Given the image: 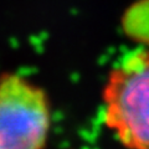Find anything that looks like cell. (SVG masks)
<instances>
[{
    "label": "cell",
    "instance_id": "1",
    "mask_svg": "<svg viewBox=\"0 0 149 149\" xmlns=\"http://www.w3.org/2000/svg\"><path fill=\"white\" fill-rule=\"evenodd\" d=\"M104 123L127 149H149V50L129 52L111 70L102 93Z\"/></svg>",
    "mask_w": 149,
    "mask_h": 149
},
{
    "label": "cell",
    "instance_id": "2",
    "mask_svg": "<svg viewBox=\"0 0 149 149\" xmlns=\"http://www.w3.org/2000/svg\"><path fill=\"white\" fill-rule=\"evenodd\" d=\"M51 128L46 92L19 73L0 76V149H45Z\"/></svg>",
    "mask_w": 149,
    "mask_h": 149
},
{
    "label": "cell",
    "instance_id": "3",
    "mask_svg": "<svg viewBox=\"0 0 149 149\" xmlns=\"http://www.w3.org/2000/svg\"><path fill=\"white\" fill-rule=\"evenodd\" d=\"M122 26L128 37L149 46V0H142L124 14Z\"/></svg>",
    "mask_w": 149,
    "mask_h": 149
}]
</instances>
